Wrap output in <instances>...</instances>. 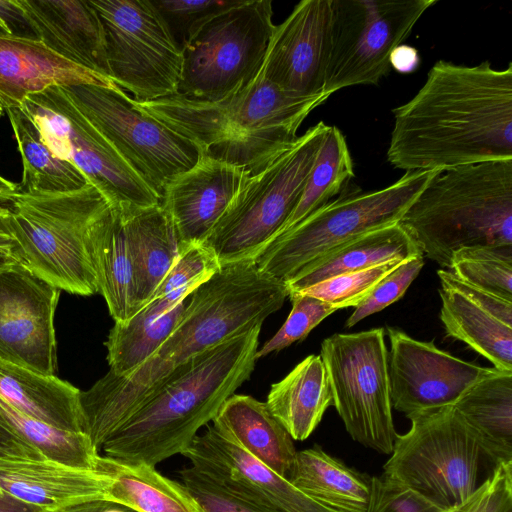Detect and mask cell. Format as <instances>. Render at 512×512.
Returning <instances> with one entry per match:
<instances>
[{
    "label": "cell",
    "instance_id": "3",
    "mask_svg": "<svg viewBox=\"0 0 512 512\" xmlns=\"http://www.w3.org/2000/svg\"><path fill=\"white\" fill-rule=\"evenodd\" d=\"M329 97H295L258 74L216 101L174 95L132 104L191 140L202 155L253 176L294 143L305 118Z\"/></svg>",
    "mask_w": 512,
    "mask_h": 512
},
{
    "label": "cell",
    "instance_id": "47",
    "mask_svg": "<svg viewBox=\"0 0 512 512\" xmlns=\"http://www.w3.org/2000/svg\"><path fill=\"white\" fill-rule=\"evenodd\" d=\"M440 283L458 291L470 301L488 311L503 323L512 326V302L504 300L494 294L467 284L456 277L450 270L437 271Z\"/></svg>",
    "mask_w": 512,
    "mask_h": 512
},
{
    "label": "cell",
    "instance_id": "35",
    "mask_svg": "<svg viewBox=\"0 0 512 512\" xmlns=\"http://www.w3.org/2000/svg\"><path fill=\"white\" fill-rule=\"evenodd\" d=\"M453 406L504 460H512V371L496 369Z\"/></svg>",
    "mask_w": 512,
    "mask_h": 512
},
{
    "label": "cell",
    "instance_id": "31",
    "mask_svg": "<svg viewBox=\"0 0 512 512\" xmlns=\"http://www.w3.org/2000/svg\"><path fill=\"white\" fill-rule=\"evenodd\" d=\"M188 298L176 306L152 299L126 322H115L105 342L109 371L127 376L151 358L177 327Z\"/></svg>",
    "mask_w": 512,
    "mask_h": 512
},
{
    "label": "cell",
    "instance_id": "42",
    "mask_svg": "<svg viewBox=\"0 0 512 512\" xmlns=\"http://www.w3.org/2000/svg\"><path fill=\"white\" fill-rule=\"evenodd\" d=\"M171 36L182 49L190 37L210 17L230 7L236 0H150Z\"/></svg>",
    "mask_w": 512,
    "mask_h": 512
},
{
    "label": "cell",
    "instance_id": "2",
    "mask_svg": "<svg viewBox=\"0 0 512 512\" xmlns=\"http://www.w3.org/2000/svg\"><path fill=\"white\" fill-rule=\"evenodd\" d=\"M388 162L406 172L512 159V63L495 69L437 61L392 110Z\"/></svg>",
    "mask_w": 512,
    "mask_h": 512
},
{
    "label": "cell",
    "instance_id": "43",
    "mask_svg": "<svg viewBox=\"0 0 512 512\" xmlns=\"http://www.w3.org/2000/svg\"><path fill=\"white\" fill-rule=\"evenodd\" d=\"M424 256L419 254L405 259L397 268L385 276L363 299L347 319L350 328L362 319L385 309L401 298L424 266Z\"/></svg>",
    "mask_w": 512,
    "mask_h": 512
},
{
    "label": "cell",
    "instance_id": "38",
    "mask_svg": "<svg viewBox=\"0 0 512 512\" xmlns=\"http://www.w3.org/2000/svg\"><path fill=\"white\" fill-rule=\"evenodd\" d=\"M449 270L463 282L512 302V247L459 249Z\"/></svg>",
    "mask_w": 512,
    "mask_h": 512
},
{
    "label": "cell",
    "instance_id": "1",
    "mask_svg": "<svg viewBox=\"0 0 512 512\" xmlns=\"http://www.w3.org/2000/svg\"><path fill=\"white\" fill-rule=\"evenodd\" d=\"M288 297L286 284L262 272L254 260L222 265L188 298L169 338L127 376L108 371L80 391L85 432L99 450L169 380L182 374L199 354L262 325Z\"/></svg>",
    "mask_w": 512,
    "mask_h": 512
},
{
    "label": "cell",
    "instance_id": "14",
    "mask_svg": "<svg viewBox=\"0 0 512 512\" xmlns=\"http://www.w3.org/2000/svg\"><path fill=\"white\" fill-rule=\"evenodd\" d=\"M102 21L112 81L136 101L177 95L182 49L150 0H89Z\"/></svg>",
    "mask_w": 512,
    "mask_h": 512
},
{
    "label": "cell",
    "instance_id": "24",
    "mask_svg": "<svg viewBox=\"0 0 512 512\" xmlns=\"http://www.w3.org/2000/svg\"><path fill=\"white\" fill-rule=\"evenodd\" d=\"M89 251L98 293L115 322L137 313L135 265L125 214L110 207L94 225Z\"/></svg>",
    "mask_w": 512,
    "mask_h": 512
},
{
    "label": "cell",
    "instance_id": "13",
    "mask_svg": "<svg viewBox=\"0 0 512 512\" xmlns=\"http://www.w3.org/2000/svg\"><path fill=\"white\" fill-rule=\"evenodd\" d=\"M76 106L147 185L162 198L166 186L201 157L199 147L139 110L120 87L63 86Z\"/></svg>",
    "mask_w": 512,
    "mask_h": 512
},
{
    "label": "cell",
    "instance_id": "26",
    "mask_svg": "<svg viewBox=\"0 0 512 512\" xmlns=\"http://www.w3.org/2000/svg\"><path fill=\"white\" fill-rule=\"evenodd\" d=\"M0 398L22 414L72 432H85L80 390L0 359Z\"/></svg>",
    "mask_w": 512,
    "mask_h": 512
},
{
    "label": "cell",
    "instance_id": "56",
    "mask_svg": "<svg viewBox=\"0 0 512 512\" xmlns=\"http://www.w3.org/2000/svg\"><path fill=\"white\" fill-rule=\"evenodd\" d=\"M3 112H4V109H3V107H2V105L0 103V116H2Z\"/></svg>",
    "mask_w": 512,
    "mask_h": 512
},
{
    "label": "cell",
    "instance_id": "29",
    "mask_svg": "<svg viewBox=\"0 0 512 512\" xmlns=\"http://www.w3.org/2000/svg\"><path fill=\"white\" fill-rule=\"evenodd\" d=\"M123 213L134 258L139 311L168 274L180 244L172 219L161 203Z\"/></svg>",
    "mask_w": 512,
    "mask_h": 512
},
{
    "label": "cell",
    "instance_id": "6",
    "mask_svg": "<svg viewBox=\"0 0 512 512\" xmlns=\"http://www.w3.org/2000/svg\"><path fill=\"white\" fill-rule=\"evenodd\" d=\"M4 219L18 263L60 290L98 293L89 251L91 231L112 206L92 184L69 192H17Z\"/></svg>",
    "mask_w": 512,
    "mask_h": 512
},
{
    "label": "cell",
    "instance_id": "15",
    "mask_svg": "<svg viewBox=\"0 0 512 512\" xmlns=\"http://www.w3.org/2000/svg\"><path fill=\"white\" fill-rule=\"evenodd\" d=\"M437 0H332L331 51L323 93L377 84L389 57Z\"/></svg>",
    "mask_w": 512,
    "mask_h": 512
},
{
    "label": "cell",
    "instance_id": "11",
    "mask_svg": "<svg viewBox=\"0 0 512 512\" xmlns=\"http://www.w3.org/2000/svg\"><path fill=\"white\" fill-rule=\"evenodd\" d=\"M20 109L36 125L51 152L76 166L112 207L126 212L161 203L63 86L29 95Z\"/></svg>",
    "mask_w": 512,
    "mask_h": 512
},
{
    "label": "cell",
    "instance_id": "39",
    "mask_svg": "<svg viewBox=\"0 0 512 512\" xmlns=\"http://www.w3.org/2000/svg\"><path fill=\"white\" fill-rule=\"evenodd\" d=\"M220 268L221 264L216 254L206 245L180 246L177 259L150 300L161 299L171 306H176L185 301Z\"/></svg>",
    "mask_w": 512,
    "mask_h": 512
},
{
    "label": "cell",
    "instance_id": "20",
    "mask_svg": "<svg viewBox=\"0 0 512 512\" xmlns=\"http://www.w3.org/2000/svg\"><path fill=\"white\" fill-rule=\"evenodd\" d=\"M248 177L236 166L201 155L166 186L161 205L172 219L180 246L205 241Z\"/></svg>",
    "mask_w": 512,
    "mask_h": 512
},
{
    "label": "cell",
    "instance_id": "8",
    "mask_svg": "<svg viewBox=\"0 0 512 512\" xmlns=\"http://www.w3.org/2000/svg\"><path fill=\"white\" fill-rule=\"evenodd\" d=\"M329 126L319 122L249 176L202 243L221 266L254 260L296 207Z\"/></svg>",
    "mask_w": 512,
    "mask_h": 512
},
{
    "label": "cell",
    "instance_id": "34",
    "mask_svg": "<svg viewBox=\"0 0 512 512\" xmlns=\"http://www.w3.org/2000/svg\"><path fill=\"white\" fill-rule=\"evenodd\" d=\"M5 111L22 160V181L19 183L21 192H69L79 190L88 184L76 166L51 152L36 125L20 108Z\"/></svg>",
    "mask_w": 512,
    "mask_h": 512
},
{
    "label": "cell",
    "instance_id": "9",
    "mask_svg": "<svg viewBox=\"0 0 512 512\" xmlns=\"http://www.w3.org/2000/svg\"><path fill=\"white\" fill-rule=\"evenodd\" d=\"M439 171L405 172L399 180L378 190L343 191L271 241L254 261L262 272L285 283L301 268L339 245L399 222Z\"/></svg>",
    "mask_w": 512,
    "mask_h": 512
},
{
    "label": "cell",
    "instance_id": "25",
    "mask_svg": "<svg viewBox=\"0 0 512 512\" xmlns=\"http://www.w3.org/2000/svg\"><path fill=\"white\" fill-rule=\"evenodd\" d=\"M212 425L288 480L297 450L292 437L265 402L248 395L233 394L222 404Z\"/></svg>",
    "mask_w": 512,
    "mask_h": 512
},
{
    "label": "cell",
    "instance_id": "37",
    "mask_svg": "<svg viewBox=\"0 0 512 512\" xmlns=\"http://www.w3.org/2000/svg\"><path fill=\"white\" fill-rule=\"evenodd\" d=\"M4 424L44 459L63 465L98 470L99 450L86 433L52 426L20 413L0 398Z\"/></svg>",
    "mask_w": 512,
    "mask_h": 512
},
{
    "label": "cell",
    "instance_id": "55",
    "mask_svg": "<svg viewBox=\"0 0 512 512\" xmlns=\"http://www.w3.org/2000/svg\"><path fill=\"white\" fill-rule=\"evenodd\" d=\"M10 215V210L6 206L0 205V218L6 219Z\"/></svg>",
    "mask_w": 512,
    "mask_h": 512
},
{
    "label": "cell",
    "instance_id": "40",
    "mask_svg": "<svg viewBox=\"0 0 512 512\" xmlns=\"http://www.w3.org/2000/svg\"><path fill=\"white\" fill-rule=\"evenodd\" d=\"M404 260L396 259L366 269L337 275L294 293L311 295L338 310L356 307L385 276Z\"/></svg>",
    "mask_w": 512,
    "mask_h": 512
},
{
    "label": "cell",
    "instance_id": "30",
    "mask_svg": "<svg viewBox=\"0 0 512 512\" xmlns=\"http://www.w3.org/2000/svg\"><path fill=\"white\" fill-rule=\"evenodd\" d=\"M288 480L315 501L340 512H365L371 477L348 467L319 446L296 452Z\"/></svg>",
    "mask_w": 512,
    "mask_h": 512
},
{
    "label": "cell",
    "instance_id": "50",
    "mask_svg": "<svg viewBox=\"0 0 512 512\" xmlns=\"http://www.w3.org/2000/svg\"><path fill=\"white\" fill-rule=\"evenodd\" d=\"M56 512H135L127 506L110 500L100 498L84 501L68 506Z\"/></svg>",
    "mask_w": 512,
    "mask_h": 512
},
{
    "label": "cell",
    "instance_id": "12",
    "mask_svg": "<svg viewBox=\"0 0 512 512\" xmlns=\"http://www.w3.org/2000/svg\"><path fill=\"white\" fill-rule=\"evenodd\" d=\"M383 328L337 333L325 338L320 356L336 408L351 438L382 454H391L397 437Z\"/></svg>",
    "mask_w": 512,
    "mask_h": 512
},
{
    "label": "cell",
    "instance_id": "27",
    "mask_svg": "<svg viewBox=\"0 0 512 512\" xmlns=\"http://www.w3.org/2000/svg\"><path fill=\"white\" fill-rule=\"evenodd\" d=\"M419 254H423L419 246L397 222L339 245L301 268L285 284L289 295L337 275Z\"/></svg>",
    "mask_w": 512,
    "mask_h": 512
},
{
    "label": "cell",
    "instance_id": "19",
    "mask_svg": "<svg viewBox=\"0 0 512 512\" xmlns=\"http://www.w3.org/2000/svg\"><path fill=\"white\" fill-rule=\"evenodd\" d=\"M181 455L231 493L274 512H340L300 491L213 425Z\"/></svg>",
    "mask_w": 512,
    "mask_h": 512
},
{
    "label": "cell",
    "instance_id": "33",
    "mask_svg": "<svg viewBox=\"0 0 512 512\" xmlns=\"http://www.w3.org/2000/svg\"><path fill=\"white\" fill-rule=\"evenodd\" d=\"M440 319L447 336L466 343L494 368L512 371V326L441 283Z\"/></svg>",
    "mask_w": 512,
    "mask_h": 512
},
{
    "label": "cell",
    "instance_id": "46",
    "mask_svg": "<svg viewBox=\"0 0 512 512\" xmlns=\"http://www.w3.org/2000/svg\"><path fill=\"white\" fill-rule=\"evenodd\" d=\"M442 512H512V461L502 462L462 504Z\"/></svg>",
    "mask_w": 512,
    "mask_h": 512
},
{
    "label": "cell",
    "instance_id": "22",
    "mask_svg": "<svg viewBox=\"0 0 512 512\" xmlns=\"http://www.w3.org/2000/svg\"><path fill=\"white\" fill-rule=\"evenodd\" d=\"M116 84L78 65L35 38L0 35V103L5 110L20 108L32 94L52 86Z\"/></svg>",
    "mask_w": 512,
    "mask_h": 512
},
{
    "label": "cell",
    "instance_id": "52",
    "mask_svg": "<svg viewBox=\"0 0 512 512\" xmlns=\"http://www.w3.org/2000/svg\"><path fill=\"white\" fill-rule=\"evenodd\" d=\"M19 191V184L13 183L0 176V203L7 204L11 197Z\"/></svg>",
    "mask_w": 512,
    "mask_h": 512
},
{
    "label": "cell",
    "instance_id": "44",
    "mask_svg": "<svg viewBox=\"0 0 512 512\" xmlns=\"http://www.w3.org/2000/svg\"><path fill=\"white\" fill-rule=\"evenodd\" d=\"M180 477L201 512H274L231 493L192 466L181 470Z\"/></svg>",
    "mask_w": 512,
    "mask_h": 512
},
{
    "label": "cell",
    "instance_id": "49",
    "mask_svg": "<svg viewBox=\"0 0 512 512\" xmlns=\"http://www.w3.org/2000/svg\"><path fill=\"white\" fill-rule=\"evenodd\" d=\"M391 68L402 74L414 72L420 64V56L415 47L400 44L390 54Z\"/></svg>",
    "mask_w": 512,
    "mask_h": 512
},
{
    "label": "cell",
    "instance_id": "4",
    "mask_svg": "<svg viewBox=\"0 0 512 512\" xmlns=\"http://www.w3.org/2000/svg\"><path fill=\"white\" fill-rule=\"evenodd\" d=\"M262 325L199 354L103 444L104 456L155 466L182 454L222 404L249 380Z\"/></svg>",
    "mask_w": 512,
    "mask_h": 512
},
{
    "label": "cell",
    "instance_id": "16",
    "mask_svg": "<svg viewBox=\"0 0 512 512\" xmlns=\"http://www.w3.org/2000/svg\"><path fill=\"white\" fill-rule=\"evenodd\" d=\"M388 376L392 408L407 416L454 405L475 383L496 368L464 361L388 327Z\"/></svg>",
    "mask_w": 512,
    "mask_h": 512
},
{
    "label": "cell",
    "instance_id": "10",
    "mask_svg": "<svg viewBox=\"0 0 512 512\" xmlns=\"http://www.w3.org/2000/svg\"><path fill=\"white\" fill-rule=\"evenodd\" d=\"M271 0H236L205 21L182 48L177 95L216 101L259 74L275 25Z\"/></svg>",
    "mask_w": 512,
    "mask_h": 512
},
{
    "label": "cell",
    "instance_id": "41",
    "mask_svg": "<svg viewBox=\"0 0 512 512\" xmlns=\"http://www.w3.org/2000/svg\"><path fill=\"white\" fill-rule=\"evenodd\" d=\"M292 309L278 332L257 350L256 360L278 352L301 341L326 317L338 309L316 297L304 293H291Z\"/></svg>",
    "mask_w": 512,
    "mask_h": 512
},
{
    "label": "cell",
    "instance_id": "54",
    "mask_svg": "<svg viewBox=\"0 0 512 512\" xmlns=\"http://www.w3.org/2000/svg\"><path fill=\"white\" fill-rule=\"evenodd\" d=\"M17 263V260L10 249L0 247V271Z\"/></svg>",
    "mask_w": 512,
    "mask_h": 512
},
{
    "label": "cell",
    "instance_id": "23",
    "mask_svg": "<svg viewBox=\"0 0 512 512\" xmlns=\"http://www.w3.org/2000/svg\"><path fill=\"white\" fill-rule=\"evenodd\" d=\"M110 476L46 459L0 455V488L47 512L88 500L108 498Z\"/></svg>",
    "mask_w": 512,
    "mask_h": 512
},
{
    "label": "cell",
    "instance_id": "21",
    "mask_svg": "<svg viewBox=\"0 0 512 512\" xmlns=\"http://www.w3.org/2000/svg\"><path fill=\"white\" fill-rule=\"evenodd\" d=\"M17 3L36 39L62 57L111 79L104 27L89 0Z\"/></svg>",
    "mask_w": 512,
    "mask_h": 512
},
{
    "label": "cell",
    "instance_id": "28",
    "mask_svg": "<svg viewBox=\"0 0 512 512\" xmlns=\"http://www.w3.org/2000/svg\"><path fill=\"white\" fill-rule=\"evenodd\" d=\"M266 405L293 440L307 439L333 405L329 377L320 355H309L272 384Z\"/></svg>",
    "mask_w": 512,
    "mask_h": 512
},
{
    "label": "cell",
    "instance_id": "53",
    "mask_svg": "<svg viewBox=\"0 0 512 512\" xmlns=\"http://www.w3.org/2000/svg\"><path fill=\"white\" fill-rule=\"evenodd\" d=\"M0 247L10 249L13 252V240L2 218H0Z\"/></svg>",
    "mask_w": 512,
    "mask_h": 512
},
{
    "label": "cell",
    "instance_id": "45",
    "mask_svg": "<svg viewBox=\"0 0 512 512\" xmlns=\"http://www.w3.org/2000/svg\"><path fill=\"white\" fill-rule=\"evenodd\" d=\"M365 512H442L410 488L383 475L371 477Z\"/></svg>",
    "mask_w": 512,
    "mask_h": 512
},
{
    "label": "cell",
    "instance_id": "17",
    "mask_svg": "<svg viewBox=\"0 0 512 512\" xmlns=\"http://www.w3.org/2000/svg\"><path fill=\"white\" fill-rule=\"evenodd\" d=\"M60 289L20 263L0 271V359L54 375Z\"/></svg>",
    "mask_w": 512,
    "mask_h": 512
},
{
    "label": "cell",
    "instance_id": "7",
    "mask_svg": "<svg viewBox=\"0 0 512 512\" xmlns=\"http://www.w3.org/2000/svg\"><path fill=\"white\" fill-rule=\"evenodd\" d=\"M407 418L411 427L397 435L382 475L442 511L462 504L506 461L453 405Z\"/></svg>",
    "mask_w": 512,
    "mask_h": 512
},
{
    "label": "cell",
    "instance_id": "51",
    "mask_svg": "<svg viewBox=\"0 0 512 512\" xmlns=\"http://www.w3.org/2000/svg\"><path fill=\"white\" fill-rule=\"evenodd\" d=\"M0 512H47L23 502L0 488Z\"/></svg>",
    "mask_w": 512,
    "mask_h": 512
},
{
    "label": "cell",
    "instance_id": "32",
    "mask_svg": "<svg viewBox=\"0 0 512 512\" xmlns=\"http://www.w3.org/2000/svg\"><path fill=\"white\" fill-rule=\"evenodd\" d=\"M98 469L111 478L108 499L135 512H201L183 484L163 476L155 466L100 455Z\"/></svg>",
    "mask_w": 512,
    "mask_h": 512
},
{
    "label": "cell",
    "instance_id": "36",
    "mask_svg": "<svg viewBox=\"0 0 512 512\" xmlns=\"http://www.w3.org/2000/svg\"><path fill=\"white\" fill-rule=\"evenodd\" d=\"M354 175L345 136L336 126H329L296 207L271 241L340 195Z\"/></svg>",
    "mask_w": 512,
    "mask_h": 512
},
{
    "label": "cell",
    "instance_id": "18",
    "mask_svg": "<svg viewBox=\"0 0 512 512\" xmlns=\"http://www.w3.org/2000/svg\"><path fill=\"white\" fill-rule=\"evenodd\" d=\"M331 32L332 0L300 1L275 25L259 74L295 97L324 94Z\"/></svg>",
    "mask_w": 512,
    "mask_h": 512
},
{
    "label": "cell",
    "instance_id": "48",
    "mask_svg": "<svg viewBox=\"0 0 512 512\" xmlns=\"http://www.w3.org/2000/svg\"><path fill=\"white\" fill-rule=\"evenodd\" d=\"M0 455L27 459H44L34 448L16 436L0 416Z\"/></svg>",
    "mask_w": 512,
    "mask_h": 512
},
{
    "label": "cell",
    "instance_id": "5",
    "mask_svg": "<svg viewBox=\"0 0 512 512\" xmlns=\"http://www.w3.org/2000/svg\"><path fill=\"white\" fill-rule=\"evenodd\" d=\"M399 223L443 268L462 248L512 247V159L437 172Z\"/></svg>",
    "mask_w": 512,
    "mask_h": 512
}]
</instances>
